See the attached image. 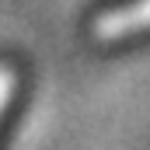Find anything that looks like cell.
Listing matches in <instances>:
<instances>
[{
  "instance_id": "7a4b0ae2",
  "label": "cell",
  "mask_w": 150,
  "mask_h": 150,
  "mask_svg": "<svg viewBox=\"0 0 150 150\" xmlns=\"http://www.w3.org/2000/svg\"><path fill=\"white\" fill-rule=\"evenodd\" d=\"M14 87H18V74H14V67L0 63V115H4V108H7V101L14 98Z\"/></svg>"
},
{
  "instance_id": "6da1fadb",
  "label": "cell",
  "mask_w": 150,
  "mask_h": 150,
  "mask_svg": "<svg viewBox=\"0 0 150 150\" xmlns=\"http://www.w3.org/2000/svg\"><path fill=\"white\" fill-rule=\"evenodd\" d=\"M150 28V0H129L122 7H112L98 18V35L101 38H122Z\"/></svg>"
}]
</instances>
